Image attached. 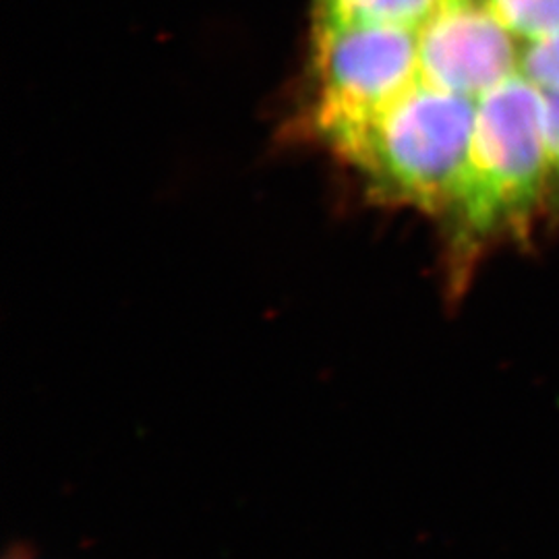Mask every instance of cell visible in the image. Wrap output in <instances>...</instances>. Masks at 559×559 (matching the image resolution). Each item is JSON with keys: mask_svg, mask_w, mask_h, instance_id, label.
I'll return each mask as SVG.
<instances>
[{"mask_svg": "<svg viewBox=\"0 0 559 559\" xmlns=\"http://www.w3.org/2000/svg\"><path fill=\"white\" fill-rule=\"evenodd\" d=\"M551 207L545 98L516 73L477 100L466 177L448 218L456 288L491 247L531 239Z\"/></svg>", "mask_w": 559, "mask_h": 559, "instance_id": "cell-1", "label": "cell"}, {"mask_svg": "<svg viewBox=\"0 0 559 559\" xmlns=\"http://www.w3.org/2000/svg\"><path fill=\"white\" fill-rule=\"evenodd\" d=\"M443 0H316V23H362L417 29Z\"/></svg>", "mask_w": 559, "mask_h": 559, "instance_id": "cell-5", "label": "cell"}, {"mask_svg": "<svg viewBox=\"0 0 559 559\" xmlns=\"http://www.w3.org/2000/svg\"><path fill=\"white\" fill-rule=\"evenodd\" d=\"M522 50L489 0H443L419 29L420 80L477 102L520 73Z\"/></svg>", "mask_w": 559, "mask_h": 559, "instance_id": "cell-4", "label": "cell"}, {"mask_svg": "<svg viewBox=\"0 0 559 559\" xmlns=\"http://www.w3.org/2000/svg\"><path fill=\"white\" fill-rule=\"evenodd\" d=\"M520 73L540 92H559V29L537 40L524 41Z\"/></svg>", "mask_w": 559, "mask_h": 559, "instance_id": "cell-7", "label": "cell"}, {"mask_svg": "<svg viewBox=\"0 0 559 559\" xmlns=\"http://www.w3.org/2000/svg\"><path fill=\"white\" fill-rule=\"evenodd\" d=\"M419 80L417 29L316 23L311 127L336 156Z\"/></svg>", "mask_w": 559, "mask_h": 559, "instance_id": "cell-3", "label": "cell"}, {"mask_svg": "<svg viewBox=\"0 0 559 559\" xmlns=\"http://www.w3.org/2000/svg\"><path fill=\"white\" fill-rule=\"evenodd\" d=\"M545 98V131L551 160L554 205H559V92H543Z\"/></svg>", "mask_w": 559, "mask_h": 559, "instance_id": "cell-8", "label": "cell"}, {"mask_svg": "<svg viewBox=\"0 0 559 559\" xmlns=\"http://www.w3.org/2000/svg\"><path fill=\"white\" fill-rule=\"evenodd\" d=\"M501 21L522 41H533L559 29V0H489Z\"/></svg>", "mask_w": 559, "mask_h": 559, "instance_id": "cell-6", "label": "cell"}, {"mask_svg": "<svg viewBox=\"0 0 559 559\" xmlns=\"http://www.w3.org/2000/svg\"><path fill=\"white\" fill-rule=\"evenodd\" d=\"M477 102L419 80L338 158L369 191L448 221L466 177Z\"/></svg>", "mask_w": 559, "mask_h": 559, "instance_id": "cell-2", "label": "cell"}]
</instances>
